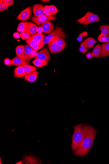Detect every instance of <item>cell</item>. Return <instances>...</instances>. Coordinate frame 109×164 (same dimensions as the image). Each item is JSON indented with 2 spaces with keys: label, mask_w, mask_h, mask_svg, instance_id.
Returning <instances> with one entry per match:
<instances>
[{
  "label": "cell",
  "mask_w": 109,
  "mask_h": 164,
  "mask_svg": "<svg viewBox=\"0 0 109 164\" xmlns=\"http://www.w3.org/2000/svg\"><path fill=\"white\" fill-rule=\"evenodd\" d=\"M100 29L101 31V34L105 37L109 36V26L108 25L101 26H100Z\"/></svg>",
  "instance_id": "cell-26"
},
{
  "label": "cell",
  "mask_w": 109,
  "mask_h": 164,
  "mask_svg": "<svg viewBox=\"0 0 109 164\" xmlns=\"http://www.w3.org/2000/svg\"><path fill=\"white\" fill-rule=\"evenodd\" d=\"M9 6L5 3L3 0L0 1V11L1 12L6 10Z\"/></svg>",
  "instance_id": "cell-29"
},
{
  "label": "cell",
  "mask_w": 109,
  "mask_h": 164,
  "mask_svg": "<svg viewBox=\"0 0 109 164\" xmlns=\"http://www.w3.org/2000/svg\"><path fill=\"white\" fill-rule=\"evenodd\" d=\"M43 32L42 26H40L38 27L37 33L38 34H42Z\"/></svg>",
  "instance_id": "cell-37"
},
{
  "label": "cell",
  "mask_w": 109,
  "mask_h": 164,
  "mask_svg": "<svg viewBox=\"0 0 109 164\" xmlns=\"http://www.w3.org/2000/svg\"><path fill=\"white\" fill-rule=\"evenodd\" d=\"M37 54V52L32 49L28 44L25 46L24 56L26 62H29L32 58L36 56Z\"/></svg>",
  "instance_id": "cell-6"
},
{
  "label": "cell",
  "mask_w": 109,
  "mask_h": 164,
  "mask_svg": "<svg viewBox=\"0 0 109 164\" xmlns=\"http://www.w3.org/2000/svg\"><path fill=\"white\" fill-rule=\"evenodd\" d=\"M96 134V131L95 128L87 125L86 137L80 147L75 152V154L82 156H86L93 145Z\"/></svg>",
  "instance_id": "cell-1"
},
{
  "label": "cell",
  "mask_w": 109,
  "mask_h": 164,
  "mask_svg": "<svg viewBox=\"0 0 109 164\" xmlns=\"http://www.w3.org/2000/svg\"><path fill=\"white\" fill-rule=\"evenodd\" d=\"M48 9L51 15H54L56 14L58 12L57 8L54 5L48 6Z\"/></svg>",
  "instance_id": "cell-27"
},
{
  "label": "cell",
  "mask_w": 109,
  "mask_h": 164,
  "mask_svg": "<svg viewBox=\"0 0 109 164\" xmlns=\"http://www.w3.org/2000/svg\"><path fill=\"white\" fill-rule=\"evenodd\" d=\"M101 46L100 44L97 45L94 48L92 54L93 57L98 58L101 56L102 55Z\"/></svg>",
  "instance_id": "cell-19"
},
{
  "label": "cell",
  "mask_w": 109,
  "mask_h": 164,
  "mask_svg": "<svg viewBox=\"0 0 109 164\" xmlns=\"http://www.w3.org/2000/svg\"><path fill=\"white\" fill-rule=\"evenodd\" d=\"M28 27V22H22L19 23L17 28V31L21 33L27 32Z\"/></svg>",
  "instance_id": "cell-22"
},
{
  "label": "cell",
  "mask_w": 109,
  "mask_h": 164,
  "mask_svg": "<svg viewBox=\"0 0 109 164\" xmlns=\"http://www.w3.org/2000/svg\"><path fill=\"white\" fill-rule=\"evenodd\" d=\"M44 33L50 34L52 33L54 29V26L52 23L50 21L47 22L42 26Z\"/></svg>",
  "instance_id": "cell-14"
},
{
  "label": "cell",
  "mask_w": 109,
  "mask_h": 164,
  "mask_svg": "<svg viewBox=\"0 0 109 164\" xmlns=\"http://www.w3.org/2000/svg\"><path fill=\"white\" fill-rule=\"evenodd\" d=\"M49 50L52 54H55L62 51L65 47L64 46H61L50 43H48Z\"/></svg>",
  "instance_id": "cell-11"
},
{
  "label": "cell",
  "mask_w": 109,
  "mask_h": 164,
  "mask_svg": "<svg viewBox=\"0 0 109 164\" xmlns=\"http://www.w3.org/2000/svg\"><path fill=\"white\" fill-rule=\"evenodd\" d=\"M74 128V132L72 136V149L75 152L80 147L86 137L87 125L79 124L75 126Z\"/></svg>",
  "instance_id": "cell-2"
},
{
  "label": "cell",
  "mask_w": 109,
  "mask_h": 164,
  "mask_svg": "<svg viewBox=\"0 0 109 164\" xmlns=\"http://www.w3.org/2000/svg\"><path fill=\"white\" fill-rule=\"evenodd\" d=\"M57 19L56 16H47L45 14L40 17L33 16L31 19V21L39 26H42L45 23Z\"/></svg>",
  "instance_id": "cell-5"
},
{
  "label": "cell",
  "mask_w": 109,
  "mask_h": 164,
  "mask_svg": "<svg viewBox=\"0 0 109 164\" xmlns=\"http://www.w3.org/2000/svg\"><path fill=\"white\" fill-rule=\"evenodd\" d=\"M38 27L37 26L32 22H28V27L27 33L31 36L37 33Z\"/></svg>",
  "instance_id": "cell-18"
},
{
  "label": "cell",
  "mask_w": 109,
  "mask_h": 164,
  "mask_svg": "<svg viewBox=\"0 0 109 164\" xmlns=\"http://www.w3.org/2000/svg\"><path fill=\"white\" fill-rule=\"evenodd\" d=\"M38 75L39 72L37 71L29 73L25 75V80L29 82H34L37 79Z\"/></svg>",
  "instance_id": "cell-13"
},
{
  "label": "cell",
  "mask_w": 109,
  "mask_h": 164,
  "mask_svg": "<svg viewBox=\"0 0 109 164\" xmlns=\"http://www.w3.org/2000/svg\"><path fill=\"white\" fill-rule=\"evenodd\" d=\"M55 37H58L64 38H66L65 33L61 27H58L56 28L55 30L53 31L51 33L49 34L48 36H46L44 38L43 42L45 44H48L50 41Z\"/></svg>",
  "instance_id": "cell-4"
},
{
  "label": "cell",
  "mask_w": 109,
  "mask_h": 164,
  "mask_svg": "<svg viewBox=\"0 0 109 164\" xmlns=\"http://www.w3.org/2000/svg\"><path fill=\"white\" fill-rule=\"evenodd\" d=\"M26 42L32 49L36 52L43 48L45 45L43 44H40L37 43L35 42L31 37L28 39L26 40Z\"/></svg>",
  "instance_id": "cell-9"
},
{
  "label": "cell",
  "mask_w": 109,
  "mask_h": 164,
  "mask_svg": "<svg viewBox=\"0 0 109 164\" xmlns=\"http://www.w3.org/2000/svg\"><path fill=\"white\" fill-rule=\"evenodd\" d=\"M100 21L99 16L90 11H88L81 18L76 20V22L82 25H87L90 23Z\"/></svg>",
  "instance_id": "cell-3"
},
{
  "label": "cell",
  "mask_w": 109,
  "mask_h": 164,
  "mask_svg": "<svg viewBox=\"0 0 109 164\" xmlns=\"http://www.w3.org/2000/svg\"><path fill=\"white\" fill-rule=\"evenodd\" d=\"M44 14L45 15L47 16H51V13H50L48 9V5H46L45 7H44Z\"/></svg>",
  "instance_id": "cell-34"
},
{
  "label": "cell",
  "mask_w": 109,
  "mask_h": 164,
  "mask_svg": "<svg viewBox=\"0 0 109 164\" xmlns=\"http://www.w3.org/2000/svg\"><path fill=\"white\" fill-rule=\"evenodd\" d=\"M26 74L23 66L17 67L14 69V77L17 78L24 77Z\"/></svg>",
  "instance_id": "cell-15"
},
{
  "label": "cell",
  "mask_w": 109,
  "mask_h": 164,
  "mask_svg": "<svg viewBox=\"0 0 109 164\" xmlns=\"http://www.w3.org/2000/svg\"><path fill=\"white\" fill-rule=\"evenodd\" d=\"M86 57L88 59H91L93 57L92 53L88 52L86 55Z\"/></svg>",
  "instance_id": "cell-38"
},
{
  "label": "cell",
  "mask_w": 109,
  "mask_h": 164,
  "mask_svg": "<svg viewBox=\"0 0 109 164\" xmlns=\"http://www.w3.org/2000/svg\"><path fill=\"white\" fill-rule=\"evenodd\" d=\"M4 63L5 66H10L12 65L11 60L8 58H5L4 60Z\"/></svg>",
  "instance_id": "cell-33"
},
{
  "label": "cell",
  "mask_w": 109,
  "mask_h": 164,
  "mask_svg": "<svg viewBox=\"0 0 109 164\" xmlns=\"http://www.w3.org/2000/svg\"><path fill=\"white\" fill-rule=\"evenodd\" d=\"M32 63L35 66L38 67H43L48 65V62L46 61L41 60L38 59H35L32 61Z\"/></svg>",
  "instance_id": "cell-23"
},
{
  "label": "cell",
  "mask_w": 109,
  "mask_h": 164,
  "mask_svg": "<svg viewBox=\"0 0 109 164\" xmlns=\"http://www.w3.org/2000/svg\"><path fill=\"white\" fill-rule=\"evenodd\" d=\"M49 43L61 46L66 47V43L64 39L62 37H55L52 38Z\"/></svg>",
  "instance_id": "cell-16"
},
{
  "label": "cell",
  "mask_w": 109,
  "mask_h": 164,
  "mask_svg": "<svg viewBox=\"0 0 109 164\" xmlns=\"http://www.w3.org/2000/svg\"><path fill=\"white\" fill-rule=\"evenodd\" d=\"M35 59H40L48 62L51 61V56L48 49L46 48H44L42 50L37 53Z\"/></svg>",
  "instance_id": "cell-7"
},
{
  "label": "cell",
  "mask_w": 109,
  "mask_h": 164,
  "mask_svg": "<svg viewBox=\"0 0 109 164\" xmlns=\"http://www.w3.org/2000/svg\"><path fill=\"white\" fill-rule=\"evenodd\" d=\"M102 57H105L109 55V43L103 44L101 46Z\"/></svg>",
  "instance_id": "cell-21"
},
{
  "label": "cell",
  "mask_w": 109,
  "mask_h": 164,
  "mask_svg": "<svg viewBox=\"0 0 109 164\" xmlns=\"http://www.w3.org/2000/svg\"><path fill=\"white\" fill-rule=\"evenodd\" d=\"M41 1L44 2H49V0H42Z\"/></svg>",
  "instance_id": "cell-40"
},
{
  "label": "cell",
  "mask_w": 109,
  "mask_h": 164,
  "mask_svg": "<svg viewBox=\"0 0 109 164\" xmlns=\"http://www.w3.org/2000/svg\"><path fill=\"white\" fill-rule=\"evenodd\" d=\"M87 48L86 44L84 41L81 44L80 48L79 49V51L82 53H86L87 52Z\"/></svg>",
  "instance_id": "cell-28"
},
{
  "label": "cell",
  "mask_w": 109,
  "mask_h": 164,
  "mask_svg": "<svg viewBox=\"0 0 109 164\" xmlns=\"http://www.w3.org/2000/svg\"><path fill=\"white\" fill-rule=\"evenodd\" d=\"M31 15V8L28 7L25 9L19 14L17 19L19 21H27L30 19Z\"/></svg>",
  "instance_id": "cell-8"
},
{
  "label": "cell",
  "mask_w": 109,
  "mask_h": 164,
  "mask_svg": "<svg viewBox=\"0 0 109 164\" xmlns=\"http://www.w3.org/2000/svg\"><path fill=\"white\" fill-rule=\"evenodd\" d=\"M88 35V34L86 32H82L79 35V36L77 38V40L80 42H82L83 38L87 37Z\"/></svg>",
  "instance_id": "cell-30"
},
{
  "label": "cell",
  "mask_w": 109,
  "mask_h": 164,
  "mask_svg": "<svg viewBox=\"0 0 109 164\" xmlns=\"http://www.w3.org/2000/svg\"><path fill=\"white\" fill-rule=\"evenodd\" d=\"M44 7L42 4H37L33 5V13L35 16L38 17L44 15Z\"/></svg>",
  "instance_id": "cell-10"
},
{
  "label": "cell",
  "mask_w": 109,
  "mask_h": 164,
  "mask_svg": "<svg viewBox=\"0 0 109 164\" xmlns=\"http://www.w3.org/2000/svg\"><path fill=\"white\" fill-rule=\"evenodd\" d=\"M31 37V35L28 33L27 32H24V33H20V37L22 39H27Z\"/></svg>",
  "instance_id": "cell-31"
},
{
  "label": "cell",
  "mask_w": 109,
  "mask_h": 164,
  "mask_svg": "<svg viewBox=\"0 0 109 164\" xmlns=\"http://www.w3.org/2000/svg\"><path fill=\"white\" fill-rule=\"evenodd\" d=\"M25 46L20 45L17 46L16 49V52L17 57L25 61L24 56Z\"/></svg>",
  "instance_id": "cell-17"
},
{
  "label": "cell",
  "mask_w": 109,
  "mask_h": 164,
  "mask_svg": "<svg viewBox=\"0 0 109 164\" xmlns=\"http://www.w3.org/2000/svg\"><path fill=\"white\" fill-rule=\"evenodd\" d=\"M13 37L14 39H19L20 37V34L19 32H15L13 34Z\"/></svg>",
  "instance_id": "cell-36"
},
{
  "label": "cell",
  "mask_w": 109,
  "mask_h": 164,
  "mask_svg": "<svg viewBox=\"0 0 109 164\" xmlns=\"http://www.w3.org/2000/svg\"><path fill=\"white\" fill-rule=\"evenodd\" d=\"M46 36L45 35L43 34H39L37 33L32 35L31 37L32 38L35 42H36L37 43L40 44H45L43 43V40L44 38Z\"/></svg>",
  "instance_id": "cell-20"
},
{
  "label": "cell",
  "mask_w": 109,
  "mask_h": 164,
  "mask_svg": "<svg viewBox=\"0 0 109 164\" xmlns=\"http://www.w3.org/2000/svg\"><path fill=\"white\" fill-rule=\"evenodd\" d=\"M84 42H86L87 48L89 49L93 48L94 45L97 43L96 41L92 37L87 38Z\"/></svg>",
  "instance_id": "cell-25"
},
{
  "label": "cell",
  "mask_w": 109,
  "mask_h": 164,
  "mask_svg": "<svg viewBox=\"0 0 109 164\" xmlns=\"http://www.w3.org/2000/svg\"><path fill=\"white\" fill-rule=\"evenodd\" d=\"M106 43H109V36L107 37L106 42Z\"/></svg>",
  "instance_id": "cell-39"
},
{
  "label": "cell",
  "mask_w": 109,
  "mask_h": 164,
  "mask_svg": "<svg viewBox=\"0 0 109 164\" xmlns=\"http://www.w3.org/2000/svg\"><path fill=\"white\" fill-rule=\"evenodd\" d=\"M107 37L101 34L98 37V40L100 42L105 43L106 42Z\"/></svg>",
  "instance_id": "cell-32"
},
{
  "label": "cell",
  "mask_w": 109,
  "mask_h": 164,
  "mask_svg": "<svg viewBox=\"0 0 109 164\" xmlns=\"http://www.w3.org/2000/svg\"><path fill=\"white\" fill-rule=\"evenodd\" d=\"M5 3L9 6H11L14 4L13 0H3Z\"/></svg>",
  "instance_id": "cell-35"
},
{
  "label": "cell",
  "mask_w": 109,
  "mask_h": 164,
  "mask_svg": "<svg viewBox=\"0 0 109 164\" xmlns=\"http://www.w3.org/2000/svg\"><path fill=\"white\" fill-rule=\"evenodd\" d=\"M23 67L24 69L26 75L36 71L37 70V68L36 67L29 65H25Z\"/></svg>",
  "instance_id": "cell-24"
},
{
  "label": "cell",
  "mask_w": 109,
  "mask_h": 164,
  "mask_svg": "<svg viewBox=\"0 0 109 164\" xmlns=\"http://www.w3.org/2000/svg\"><path fill=\"white\" fill-rule=\"evenodd\" d=\"M11 62L13 65L17 67L29 65L28 62L17 56L14 57L11 60Z\"/></svg>",
  "instance_id": "cell-12"
}]
</instances>
